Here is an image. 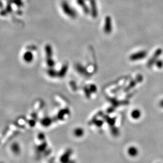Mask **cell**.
<instances>
[{"label": "cell", "instance_id": "cell-13", "mask_svg": "<svg viewBox=\"0 0 163 163\" xmlns=\"http://www.w3.org/2000/svg\"><path fill=\"white\" fill-rule=\"evenodd\" d=\"M90 90L92 92H95L96 91V87L94 85H92L91 86Z\"/></svg>", "mask_w": 163, "mask_h": 163}, {"label": "cell", "instance_id": "cell-14", "mask_svg": "<svg viewBox=\"0 0 163 163\" xmlns=\"http://www.w3.org/2000/svg\"><path fill=\"white\" fill-rule=\"evenodd\" d=\"M159 106L161 108H163V100H162L161 101H160V102H159Z\"/></svg>", "mask_w": 163, "mask_h": 163}, {"label": "cell", "instance_id": "cell-1", "mask_svg": "<svg viewBox=\"0 0 163 163\" xmlns=\"http://www.w3.org/2000/svg\"><path fill=\"white\" fill-rule=\"evenodd\" d=\"M147 52L146 51H140L137 53L132 54L130 56V60L131 61L140 60L145 58L147 56Z\"/></svg>", "mask_w": 163, "mask_h": 163}, {"label": "cell", "instance_id": "cell-7", "mask_svg": "<svg viewBox=\"0 0 163 163\" xmlns=\"http://www.w3.org/2000/svg\"><path fill=\"white\" fill-rule=\"evenodd\" d=\"M46 52L48 58H51L52 54V50L51 47L50 46H47L46 47Z\"/></svg>", "mask_w": 163, "mask_h": 163}, {"label": "cell", "instance_id": "cell-4", "mask_svg": "<svg viewBox=\"0 0 163 163\" xmlns=\"http://www.w3.org/2000/svg\"><path fill=\"white\" fill-rule=\"evenodd\" d=\"M128 153L131 157H135L138 153V150L136 147L131 146L128 149Z\"/></svg>", "mask_w": 163, "mask_h": 163}, {"label": "cell", "instance_id": "cell-11", "mask_svg": "<svg viewBox=\"0 0 163 163\" xmlns=\"http://www.w3.org/2000/svg\"><path fill=\"white\" fill-rule=\"evenodd\" d=\"M47 64L49 67H52L55 64V62L51 59V58H48Z\"/></svg>", "mask_w": 163, "mask_h": 163}, {"label": "cell", "instance_id": "cell-12", "mask_svg": "<svg viewBox=\"0 0 163 163\" xmlns=\"http://www.w3.org/2000/svg\"><path fill=\"white\" fill-rule=\"evenodd\" d=\"M48 74L50 76H52V77L56 76L57 75V73L53 69H50L48 71Z\"/></svg>", "mask_w": 163, "mask_h": 163}, {"label": "cell", "instance_id": "cell-3", "mask_svg": "<svg viewBox=\"0 0 163 163\" xmlns=\"http://www.w3.org/2000/svg\"><path fill=\"white\" fill-rule=\"evenodd\" d=\"M162 54V50L161 49H157L156 52L154 53L153 56L149 59V62H148V66L150 67L157 60V58L159 57V56Z\"/></svg>", "mask_w": 163, "mask_h": 163}, {"label": "cell", "instance_id": "cell-8", "mask_svg": "<svg viewBox=\"0 0 163 163\" xmlns=\"http://www.w3.org/2000/svg\"><path fill=\"white\" fill-rule=\"evenodd\" d=\"M67 69H68V67H67L66 65H65V66L62 68V69L60 71V73H59V76H61V77L63 76L66 74Z\"/></svg>", "mask_w": 163, "mask_h": 163}, {"label": "cell", "instance_id": "cell-2", "mask_svg": "<svg viewBox=\"0 0 163 163\" xmlns=\"http://www.w3.org/2000/svg\"><path fill=\"white\" fill-rule=\"evenodd\" d=\"M110 17H107L105 19V26H104V31L107 34H110L112 31V22Z\"/></svg>", "mask_w": 163, "mask_h": 163}, {"label": "cell", "instance_id": "cell-9", "mask_svg": "<svg viewBox=\"0 0 163 163\" xmlns=\"http://www.w3.org/2000/svg\"><path fill=\"white\" fill-rule=\"evenodd\" d=\"M156 65L157 67L159 68H161L163 67V62L161 60H157L156 62Z\"/></svg>", "mask_w": 163, "mask_h": 163}, {"label": "cell", "instance_id": "cell-5", "mask_svg": "<svg viewBox=\"0 0 163 163\" xmlns=\"http://www.w3.org/2000/svg\"><path fill=\"white\" fill-rule=\"evenodd\" d=\"M141 115V111L138 109L134 110L131 113V117L135 120L138 119L140 118Z\"/></svg>", "mask_w": 163, "mask_h": 163}, {"label": "cell", "instance_id": "cell-6", "mask_svg": "<svg viewBox=\"0 0 163 163\" xmlns=\"http://www.w3.org/2000/svg\"><path fill=\"white\" fill-rule=\"evenodd\" d=\"M23 59L27 62H31L33 59V55L30 52H27L24 54Z\"/></svg>", "mask_w": 163, "mask_h": 163}, {"label": "cell", "instance_id": "cell-10", "mask_svg": "<svg viewBox=\"0 0 163 163\" xmlns=\"http://www.w3.org/2000/svg\"><path fill=\"white\" fill-rule=\"evenodd\" d=\"M75 134H76V136H78V137H80V136H82V135L83 134V131H82V129H76V130H75Z\"/></svg>", "mask_w": 163, "mask_h": 163}]
</instances>
